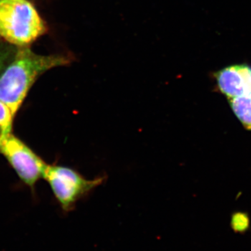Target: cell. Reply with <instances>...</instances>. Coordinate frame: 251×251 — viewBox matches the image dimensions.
<instances>
[{"mask_svg":"<svg viewBox=\"0 0 251 251\" xmlns=\"http://www.w3.org/2000/svg\"><path fill=\"white\" fill-rule=\"evenodd\" d=\"M70 62L65 56L41 55L29 49L21 50L0 74V100L16 116L31 86L41 74Z\"/></svg>","mask_w":251,"mask_h":251,"instance_id":"obj_1","label":"cell"},{"mask_svg":"<svg viewBox=\"0 0 251 251\" xmlns=\"http://www.w3.org/2000/svg\"><path fill=\"white\" fill-rule=\"evenodd\" d=\"M45 23L28 0H0V36L14 45L31 44L46 32Z\"/></svg>","mask_w":251,"mask_h":251,"instance_id":"obj_2","label":"cell"},{"mask_svg":"<svg viewBox=\"0 0 251 251\" xmlns=\"http://www.w3.org/2000/svg\"><path fill=\"white\" fill-rule=\"evenodd\" d=\"M43 178L49 183L63 210L69 212L80 200L103 184L106 176L88 179L69 167L47 164Z\"/></svg>","mask_w":251,"mask_h":251,"instance_id":"obj_3","label":"cell"},{"mask_svg":"<svg viewBox=\"0 0 251 251\" xmlns=\"http://www.w3.org/2000/svg\"><path fill=\"white\" fill-rule=\"evenodd\" d=\"M0 153L14 168L20 179L29 187L43 178L47 163L24 142L11 133L0 145Z\"/></svg>","mask_w":251,"mask_h":251,"instance_id":"obj_4","label":"cell"},{"mask_svg":"<svg viewBox=\"0 0 251 251\" xmlns=\"http://www.w3.org/2000/svg\"><path fill=\"white\" fill-rule=\"evenodd\" d=\"M214 77L218 90L228 99L251 92V67L247 64L224 68Z\"/></svg>","mask_w":251,"mask_h":251,"instance_id":"obj_5","label":"cell"},{"mask_svg":"<svg viewBox=\"0 0 251 251\" xmlns=\"http://www.w3.org/2000/svg\"><path fill=\"white\" fill-rule=\"evenodd\" d=\"M228 100L236 117L247 130H251V92Z\"/></svg>","mask_w":251,"mask_h":251,"instance_id":"obj_6","label":"cell"},{"mask_svg":"<svg viewBox=\"0 0 251 251\" xmlns=\"http://www.w3.org/2000/svg\"><path fill=\"white\" fill-rule=\"evenodd\" d=\"M15 116L9 107L0 100V145L11 134Z\"/></svg>","mask_w":251,"mask_h":251,"instance_id":"obj_7","label":"cell"},{"mask_svg":"<svg viewBox=\"0 0 251 251\" xmlns=\"http://www.w3.org/2000/svg\"><path fill=\"white\" fill-rule=\"evenodd\" d=\"M249 218L245 214L237 213L232 216V226L234 230L243 232L249 227Z\"/></svg>","mask_w":251,"mask_h":251,"instance_id":"obj_8","label":"cell"},{"mask_svg":"<svg viewBox=\"0 0 251 251\" xmlns=\"http://www.w3.org/2000/svg\"><path fill=\"white\" fill-rule=\"evenodd\" d=\"M10 56V51L6 49H0V74L8 65Z\"/></svg>","mask_w":251,"mask_h":251,"instance_id":"obj_9","label":"cell"}]
</instances>
